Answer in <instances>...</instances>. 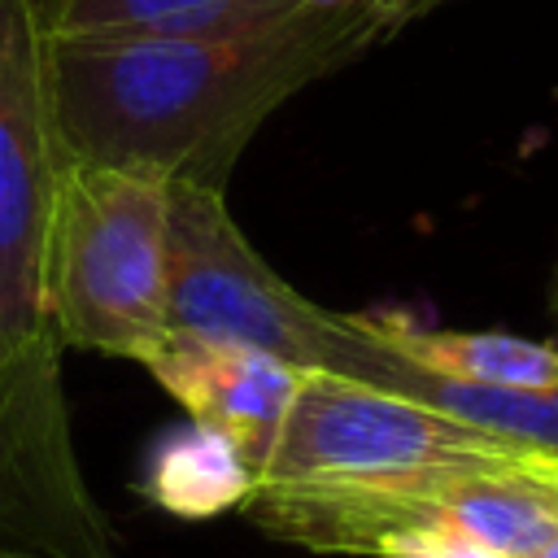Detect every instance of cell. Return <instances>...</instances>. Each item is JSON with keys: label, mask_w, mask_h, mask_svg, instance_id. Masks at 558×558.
I'll return each mask as SVG.
<instances>
[{"label": "cell", "mask_w": 558, "mask_h": 558, "mask_svg": "<svg viewBox=\"0 0 558 558\" xmlns=\"http://www.w3.org/2000/svg\"><path fill=\"white\" fill-rule=\"evenodd\" d=\"M301 0H31L48 44L78 39H153L235 26Z\"/></svg>", "instance_id": "obj_10"}, {"label": "cell", "mask_w": 558, "mask_h": 558, "mask_svg": "<svg viewBox=\"0 0 558 558\" xmlns=\"http://www.w3.org/2000/svg\"><path fill=\"white\" fill-rule=\"evenodd\" d=\"M61 353L0 349V558H122L74 449Z\"/></svg>", "instance_id": "obj_5"}, {"label": "cell", "mask_w": 558, "mask_h": 558, "mask_svg": "<svg viewBox=\"0 0 558 558\" xmlns=\"http://www.w3.org/2000/svg\"><path fill=\"white\" fill-rule=\"evenodd\" d=\"M144 497L179 519H214L235 510L253 488V466L244 453L214 427L187 418V427L170 432L144 471Z\"/></svg>", "instance_id": "obj_11"}, {"label": "cell", "mask_w": 558, "mask_h": 558, "mask_svg": "<svg viewBox=\"0 0 558 558\" xmlns=\"http://www.w3.org/2000/svg\"><path fill=\"white\" fill-rule=\"evenodd\" d=\"M140 366H148V375L187 410V418L222 432L244 453L253 475L266 462L279 423L296 397V384L305 375L262 349L179 331H166Z\"/></svg>", "instance_id": "obj_7"}, {"label": "cell", "mask_w": 558, "mask_h": 558, "mask_svg": "<svg viewBox=\"0 0 558 558\" xmlns=\"http://www.w3.org/2000/svg\"><path fill=\"white\" fill-rule=\"evenodd\" d=\"M379 39L388 31L362 0L288 4L196 35L48 44L57 131L70 161L222 187L288 96Z\"/></svg>", "instance_id": "obj_1"}, {"label": "cell", "mask_w": 558, "mask_h": 558, "mask_svg": "<svg viewBox=\"0 0 558 558\" xmlns=\"http://www.w3.org/2000/svg\"><path fill=\"white\" fill-rule=\"evenodd\" d=\"M388 392L414 397L423 405H436L536 462H558V388H484L432 375L397 353L384 357V371L371 379Z\"/></svg>", "instance_id": "obj_9"}, {"label": "cell", "mask_w": 558, "mask_h": 558, "mask_svg": "<svg viewBox=\"0 0 558 558\" xmlns=\"http://www.w3.org/2000/svg\"><path fill=\"white\" fill-rule=\"evenodd\" d=\"M549 314L558 323V266H554V283H549Z\"/></svg>", "instance_id": "obj_17"}, {"label": "cell", "mask_w": 558, "mask_h": 558, "mask_svg": "<svg viewBox=\"0 0 558 558\" xmlns=\"http://www.w3.org/2000/svg\"><path fill=\"white\" fill-rule=\"evenodd\" d=\"M527 475L541 484V493L549 497V506H554V514H558V462H532Z\"/></svg>", "instance_id": "obj_14"}, {"label": "cell", "mask_w": 558, "mask_h": 558, "mask_svg": "<svg viewBox=\"0 0 558 558\" xmlns=\"http://www.w3.org/2000/svg\"><path fill=\"white\" fill-rule=\"evenodd\" d=\"M179 336L262 349L296 371H331L371 384L384 344L362 314H336L301 296L235 227L222 187L170 179V310Z\"/></svg>", "instance_id": "obj_3"}, {"label": "cell", "mask_w": 558, "mask_h": 558, "mask_svg": "<svg viewBox=\"0 0 558 558\" xmlns=\"http://www.w3.org/2000/svg\"><path fill=\"white\" fill-rule=\"evenodd\" d=\"M39 292L61 349L144 362L170 331V179L70 161L44 231Z\"/></svg>", "instance_id": "obj_2"}, {"label": "cell", "mask_w": 558, "mask_h": 558, "mask_svg": "<svg viewBox=\"0 0 558 558\" xmlns=\"http://www.w3.org/2000/svg\"><path fill=\"white\" fill-rule=\"evenodd\" d=\"M70 157L52 113L48 39L31 0H0V349L57 340L44 314V231Z\"/></svg>", "instance_id": "obj_6"}, {"label": "cell", "mask_w": 558, "mask_h": 558, "mask_svg": "<svg viewBox=\"0 0 558 558\" xmlns=\"http://www.w3.org/2000/svg\"><path fill=\"white\" fill-rule=\"evenodd\" d=\"M532 558H558V536H549V541H545V545H541Z\"/></svg>", "instance_id": "obj_16"}, {"label": "cell", "mask_w": 558, "mask_h": 558, "mask_svg": "<svg viewBox=\"0 0 558 558\" xmlns=\"http://www.w3.org/2000/svg\"><path fill=\"white\" fill-rule=\"evenodd\" d=\"M379 558H501L493 554L488 545L445 527V523H432V527H410V532H397Z\"/></svg>", "instance_id": "obj_12"}, {"label": "cell", "mask_w": 558, "mask_h": 558, "mask_svg": "<svg viewBox=\"0 0 558 558\" xmlns=\"http://www.w3.org/2000/svg\"><path fill=\"white\" fill-rule=\"evenodd\" d=\"M536 458L436 410L331 371H305L253 484L410 488L466 471H519Z\"/></svg>", "instance_id": "obj_4"}, {"label": "cell", "mask_w": 558, "mask_h": 558, "mask_svg": "<svg viewBox=\"0 0 558 558\" xmlns=\"http://www.w3.org/2000/svg\"><path fill=\"white\" fill-rule=\"evenodd\" d=\"M301 4H314V9H344V4H362V0H301Z\"/></svg>", "instance_id": "obj_15"}, {"label": "cell", "mask_w": 558, "mask_h": 558, "mask_svg": "<svg viewBox=\"0 0 558 558\" xmlns=\"http://www.w3.org/2000/svg\"><path fill=\"white\" fill-rule=\"evenodd\" d=\"M366 331L397 357L484 388H558V344L510 331H440L401 314H362Z\"/></svg>", "instance_id": "obj_8"}, {"label": "cell", "mask_w": 558, "mask_h": 558, "mask_svg": "<svg viewBox=\"0 0 558 558\" xmlns=\"http://www.w3.org/2000/svg\"><path fill=\"white\" fill-rule=\"evenodd\" d=\"M366 4L379 13L384 31H388V35H397V31H405L410 22H418V17H427V13H436V9H445V4H453V0H366Z\"/></svg>", "instance_id": "obj_13"}]
</instances>
